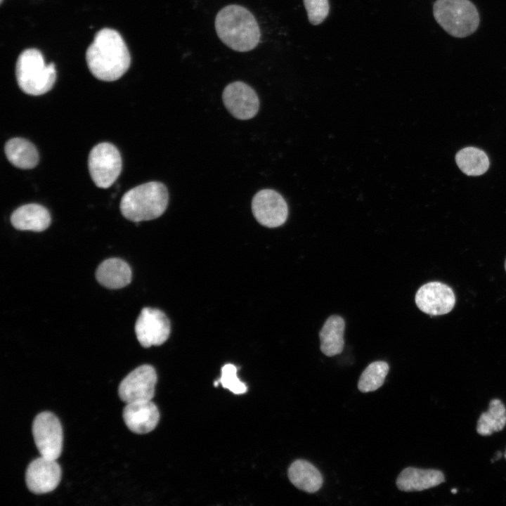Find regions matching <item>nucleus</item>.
<instances>
[{"mask_svg": "<svg viewBox=\"0 0 506 506\" xmlns=\"http://www.w3.org/2000/svg\"><path fill=\"white\" fill-rule=\"evenodd\" d=\"M89 70L97 79L112 82L120 78L129 69L131 57L120 34L104 28L95 35L86 52Z\"/></svg>", "mask_w": 506, "mask_h": 506, "instance_id": "obj_1", "label": "nucleus"}, {"mask_svg": "<svg viewBox=\"0 0 506 506\" xmlns=\"http://www.w3.org/2000/svg\"><path fill=\"white\" fill-rule=\"evenodd\" d=\"M214 26L220 40L233 51H249L260 41L257 20L242 6L231 4L222 8L216 15Z\"/></svg>", "mask_w": 506, "mask_h": 506, "instance_id": "obj_2", "label": "nucleus"}, {"mask_svg": "<svg viewBox=\"0 0 506 506\" xmlns=\"http://www.w3.org/2000/svg\"><path fill=\"white\" fill-rule=\"evenodd\" d=\"M168 202L169 193L165 185L150 181L128 190L122 197L120 211L131 221H149L162 215Z\"/></svg>", "mask_w": 506, "mask_h": 506, "instance_id": "obj_3", "label": "nucleus"}, {"mask_svg": "<svg viewBox=\"0 0 506 506\" xmlns=\"http://www.w3.org/2000/svg\"><path fill=\"white\" fill-rule=\"evenodd\" d=\"M16 79L20 89L25 93L39 96L50 91L56 79L53 63L46 64L40 51L25 50L19 56L15 68Z\"/></svg>", "mask_w": 506, "mask_h": 506, "instance_id": "obj_4", "label": "nucleus"}, {"mask_svg": "<svg viewBox=\"0 0 506 506\" xmlns=\"http://www.w3.org/2000/svg\"><path fill=\"white\" fill-rule=\"evenodd\" d=\"M433 13L439 25L455 37L469 36L479 26L478 11L469 0H436Z\"/></svg>", "mask_w": 506, "mask_h": 506, "instance_id": "obj_5", "label": "nucleus"}, {"mask_svg": "<svg viewBox=\"0 0 506 506\" xmlns=\"http://www.w3.org/2000/svg\"><path fill=\"white\" fill-rule=\"evenodd\" d=\"M90 176L96 186L107 188L118 178L122 170V158L117 148L110 143L95 145L89 156Z\"/></svg>", "mask_w": 506, "mask_h": 506, "instance_id": "obj_6", "label": "nucleus"}, {"mask_svg": "<svg viewBox=\"0 0 506 506\" xmlns=\"http://www.w3.org/2000/svg\"><path fill=\"white\" fill-rule=\"evenodd\" d=\"M32 434L41 456L53 460L59 458L63 448V429L53 413L38 414L32 423Z\"/></svg>", "mask_w": 506, "mask_h": 506, "instance_id": "obj_7", "label": "nucleus"}, {"mask_svg": "<svg viewBox=\"0 0 506 506\" xmlns=\"http://www.w3.org/2000/svg\"><path fill=\"white\" fill-rule=\"evenodd\" d=\"M157 379L156 371L152 365H141L122 380L118 388L119 396L126 403L151 401Z\"/></svg>", "mask_w": 506, "mask_h": 506, "instance_id": "obj_8", "label": "nucleus"}, {"mask_svg": "<svg viewBox=\"0 0 506 506\" xmlns=\"http://www.w3.org/2000/svg\"><path fill=\"white\" fill-rule=\"evenodd\" d=\"M135 332L142 346H160L169 336L170 323L162 311L145 307L141 310L136 321Z\"/></svg>", "mask_w": 506, "mask_h": 506, "instance_id": "obj_9", "label": "nucleus"}, {"mask_svg": "<svg viewBox=\"0 0 506 506\" xmlns=\"http://www.w3.org/2000/svg\"><path fill=\"white\" fill-rule=\"evenodd\" d=\"M252 211L257 221L268 228L280 226L288 216L286 201L279 193L271 189H264L255 194Z\"/></svg>", "mask_w": 506, "mask_h": 506, "instance_id": "obj_10", "label": "nucleus"}, {"mask_svg": "<svg viewBox=\"0 0 506 506\" xmlns=\"http://www.w3.org/2000/svg\"><path fill=\"white\" fill-rule=\"evenodd\" d=\"M222 99L228 111L238 119L253 118L259 109V100L256 91L240 81L228 84L223 91Z\"/></svg>", "mask_w": 506, "mask_h": 506, "instance_id": "obj_11", "label": "nucleus"}, {"mask_svg": "<svg viewBox=\"0 0 506 506\" xmlns=\"http://www.w3.org/2000/svg\"><path fill=\"white\" fill-rule=\"evenodd\" d=\"M415 300L418 309L430 316L448 313L456 301L452 288L438 281L422 285L416 292Z\"/></svg>", "mask_w": 506, "mask_h": 506, "instance_id": "obj_12", "label": "nucleus"}, {"mask_svg": "<svg viewBox=\"0 0 506 506\" xmlns=\"http://www.w3.org/2000/svg\"><path fill=\"white\" fill-rule=\"evenodd\" d=\"M61 479V469L56 460L43 456L32 460L25 472L28 489L36 494L53 491Z\"/></svg>", "mask_w": 506, "mask_h": 506, "instance_id": "obj_13", "label": "nucleus"}, {"mask_svg": "<svg viewBox=\"0 0 506 506\" xmlns=\"http://www.w3.org/2000/svg\"><path fill=\"white\" fill-rule=\"evenodd\" d=\"M122 415L128 429L139 434L153 431L160 420L158 408L152 400L126 403Z\"/></svg>", "mask_w": 506, "mask_h": 506, "instance_id": "obj_14", "label": "nucleus"}, {"mask_svg": "<svg viewBox=\"0 0 506 506\" xmlns=\"http://www.w3.org/2000/svg\"><path fill=\"white\" fill-rule=\"evenodd\" d=\"M445 481L443 472L438 469L406 467L399 474L396 486L406 492L421 491L435 487Z\"/></svg>", "mask_w": 506, "mask_h": 506, "instance_id": "obj_15", "label": "nucleus"}, {"mask_svg": "<svg viewBox=\"0 0 506 506\" xmlns=\"http://www.w3.org/2000/svg\"><path fill=\"white\" fill-rule=\"evenodd\" d=\"M11 222L18 230L41 232L50 226L51 216L44 206L27 204L17 208L13 212Z\"/></svg>", "mask_w": 506, "mask_h": 506, "instance_id": "obj_16", "label": "nucleus"}, {"mask_svg": "<svg viewBox=\"0 0 506 506\" xmlns=\"http://www.w3.org/2000/svg\"><path fill=\"white\" fill-rule=\"evenodd\" d=\"M96 277L100 284L108 289H119L128 285L132 273L129 264L118 258H110L98 267Z\"/></svg>", "mask_w": 506, "mask_h": 506, "instance_id": "obj_17", "label": "nucleus"}, {"mask_svg": "<svg viewBox=\"0 0 506 506\" xmlns=\"http://www.w3.org/2000/svg\"><path fill=\"white\" fill-rule=\"evenodd\" d=\"M287 474L295 487L309 493L317 492L323 483L319 470L305 460L294 461L288 468Z\"/></svg>", "mask_w": 506, "mask_h": 506, "instance_id": "obj_18", "label": "nucleus"}, {"mask_svg": "<svg viewBox=\"0 0 506 506\" xmlns=\"http://www.w3.org/2000/svg\"><path fill=\"white\" fill-rule=\"evenodd\" d=\"M344 320L338 315L330 316L320 332V351L331 357L342 353L344 346Z\"/></svg>", "mask_w": 506, "mask_h": 506, "instance_id": "obj_19", "label": "nucleus"}, {"mask_svg": "<svg viewBox=\"0 0 506 506\" xmlns=\"http://www.w3.org/2000/svg\"><path fill=\"white\" fill-rule=\"evenodd\" d=\"M5 153L8 161L20 169H32L39 162V154L35 146L22 138H13L5 145Z\"/></svg>", "mask_w": 506, "mask_h": 506, "instance_id": "obj_20", "label": "nucleus"}, {"mask_svg": "<svg viewBox=\"0 0 506 506\" xmlns=\"http://www.w3.org/2000/svg\"><path fill=\"white\" fill-rule=\"evenodd\" d=\"M506 425V408L503 403L494 398L490 401L489 408L480 415L476 432L481 436H489L500 432Z\"/></svg>", "mask_w": 506, "mask_h": 506, "instance_id": "obj_21", "label": "nucleus"}, {"mask_svg": "<svg viewBox=\"0 0 506 506\" xmlns=\"http://www.w3.org/2000/svg\"><path fill=\"white\" fill-rule=\"evenodd\" d=\"M455 161L460 170L468 176H479L488 169L489 160L487 155L481 150L467 147L460 150Z\"/></svg>", "mask_w": 506, "mask_h": 506, "instance_id": "obj_22", "label": "nucleus"}, {"mask_svg": "<svg viewBox=\"0 0 506 506\" xmlns=\"http://www.w3.org/2000/svg\"><path fill=\"white\" fill-rule=\"evenodd\" d=\"M389 364L382 361L369 364L360 376L358 389L363 393L374 391L384 384L389 372Z\"/></svg>", "mask_w": 506, "mask_h": 506, "instance_id": "obj_23", "label": "nucleus"}, {"mask_svg": "<svg viewBox=\"0 0 506 506\" xmlns=\"http://www.w3.org/2000/svg\"><path fill=\"white\" fill-rule=\"evenodd\" d=\"M237 372V368L233 364H226L221 368V375L218 381L223 388L228 389L233 394H242L247 391V387L238 379Z\"/></svg>", "mask_w": 506, "mask_h": 506, "instance_id": "obj_24", "label": "nucleus"}, {"mask_svg": "<svg viewBox=\"0 0 506 506\" xmlns=\"http://www.w3.org/2000/svg\"><path fill=\"white\" fill-rule=\"evenodd\" d=\"M309 22L314 25L320 24L327 16L328 0H304Z\"/></svg>", "mask_w": 506, "mask_h": 506, "instance_id": "obj_25", "label": "nucleus"}, {"mask_svg": "<svg viewBox=\"0 0 506 506\" xmlns=\"http://www.w3.org/2000/svg\"><path fill=\"white\" fill-rule=\"evenodd\" d=\"M505 271H506V259H505Z\"/></svg>", "mask_w": 506, "mask_h": 506, "instance_id": "obj_26", "label": "nucleus"}, {"mask_svg": "<svg viewBox=\"0 0 506 506\" xmlns=\"http://www.w3.org/2000/svg\"><path fill=\"white\" fill-rule=\"evenodd\" d=\"M505 458H506V452H505Z\"/></svg>", "mask_w": 506, "mask_h": 506, "instance_id": "obj_27", "label": "nucleus"}, {"mask_svg": "<svg viewBox=\"0 0 506 506\" xmlns=\"http://www.w3.org/2000/svg\"><path fill=\"white\" fill-rule=\"evenodd\" d=\"M3 0H1V2H2Z\"/></svg>", "mask_w": 506, "mask_h": 506, "instance_id": "obj_28", "label": "nucleus"}]
</instances>
